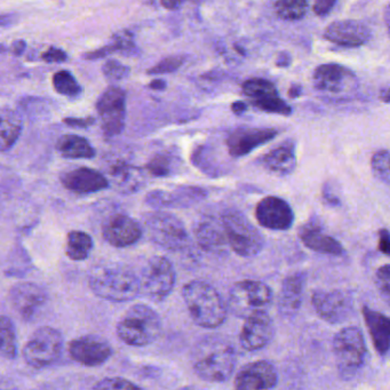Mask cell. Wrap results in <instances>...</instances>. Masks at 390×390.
Instances as JSON below:
<instances>
[{"label":"cell","mask_w":390,"mask_h":390,"mask_svg":"<svg viewBox=\"0 0 390 390\" xmlns=\"http://www.w3.org/2000/svg\"><path fill=\"white\" fill-rule=\"evenodd\" d=\"M237 363V354L230 342L219 336L205 338L193 352L195 373L206 382L222 384L229 380Z\"/></svg>","instance_id":"1"},{"label":"cell","mask_w":390,"mask_h":390,"mask_svg":"<svg viewBox=\"0 0 390 390\" xmlns=\"http://www.w3.org/2000/svg\"><path fill=\"white\" fill-rule=\"evenodd\" d=\"M188 313L196 325L216 329L226 322L228 307L219 291L204 281H191L182 287Z\"/></svg>","instance_id":"2"},{"label":"cell","mask_w":390,"mask_h":390,"mask_svg":"<svg viewBox=\"0 0 390 390\" xmlns=\"http://www.w3.org/2000/svg\"><path fill=\"white\" fill-rule=\"evenodd\" d=\"M117 336L127 346L145 347L159 340L163 331L161 316L152 307L138 303L131 307L120 318Z\"/></svg>","instance_id":"3"},{"label":"cell","mask_w":390,"mask_h":390,"mask_svg":"<svg viewBox=\"0 0 390 390\" xmlns=\"http://www.w3.org/2000/svg\"><path fill=\"white\" fill-rule=\"evenodd\" d=\"M228 246L242 258H253L262 251L265 238L241 211L228 209L220 214Z\"/></svg>","instance_id":"4"},{"label":"cell","mask_w":390,"mask_h":390,"mask_svg":"<svg viewBox=\"0 0 390 390\" xmlns=\"http://www.w3.org/2000/svg\"><path fill=\"white\" fill-rule=\"evenodd\" d=\"M88 284L97 297L113 302L134 300L141 293L139 277L122 268L97 271L90 276Z\"/></svg>","instance_id":"5"},{"label":"cell","mask_w":390,"mask_h":390,"mask_svg":"<svg viewBox=\"0 0 390 390\" xmlns=\"http://www.w3.org/2000/svg\"><path fill=\"white\" fill-rule=\"evenodd\" d=\"M143 228L152 242L166 251H184L190 244L189 232L177 216L164 211L147 213Z\"/></svg>","instance_id":"6"},{"label":"cell","mask_w":390,"mask_h":390,"mask_svg":"<svg viewBox=\"0 0 390 390\" xmlns=\"http://www.w3.org/2000/svg\"><path fill=\"white\" fill-rule=\"evenodd\" d=\"M333 352L338 368L345 377H352L365 363L368 347L361 329L343 327L333 338Z\"/></svg>","instance_id":"7"},{"label":"cell","mask_w":390,"mask_h":390,"mask_svg":"<svg viewBox=\"0 0 390 390\" xmlns=\"http://www.w3.org/2000/svg\"><path fill=\"white\" fill-rule=\"evenodd\" d=\"M65 340L58 330L42 326L33 333L23 347L22 356L26 364L42 368L58 361L63 352Z\"/></svg>","instance_id":"8"},{"label":"cell","mask_w":390,"mask_h":390,"mask_svg":"<svg viewBox=\"0 0 390 390\" xmlns=\"http://www.w3.org/2000/svg\"><path fill=\"white\" fill-rule=\"evenodd\" d=\"M139 279L142 293L152 300L163 301L174 290L177 273L166 257L155 255L149 259Z\"/></svg>","instance_id":"9"},{"label":"cell","mask_w":390,"mask_h":390,"mask_svg":"<svg viewBox=\"0 0 390 390\" xmlns=\"http://www.w3.org/2000/svg\"><path fill=\"white\" fill-rule=\"evenodd\" d=\"M274 294L263 282L243 279L232 285L229 292V307L232 313L245 318L255 310L266 309Z\"/></svg>","instance_id":"10"},{"label":"cell","mask_w":390,"mask_h":390,"mask_svg":"<svg viewBox=\"0 0 390 390\" xmlns=\"http://www.w3.org/2000/svg\"><path fill=\"white\" fill-rule=\"evenodd\" d=\"M97 111L106 138L120 136L125 127L126 93L123 88L110 86L101 94L97 102Z\"/></svg>","instance_id":"11"},{"label":"cell","mask_w":390,"mask_h":390,"mask_svg":"<svg viewBox=\"0 0 390 390\" xmlns=\"http://www.w3.org/2000/svg\"><path fill=\"white\" fill-rule=\"evenodd\" d=\"M311 304L323 320L330 324H341L354 313V300L343 291H315Z\"/></svg>","instance_id":"12"},{"label":"cell","mask_w":390,"mask_h":390,"mask_svg":"<svg viewBox=\"0 0 390 390\" xmlns=\"http://www.w3.org/2000/svg\"><path fill=\"white\" fill-rule=\"evenodd\" d=\"M275 333L276 327L270 315L266 309L255 310L245 317L239 334V342L247 352H258L273 341Z\"/></svg>","instance_id":"13"},{"label":"cell","mask_w":390,"mask_h":390,"mask_svg":"<svg viewBox=\"0 0 390 390\" xmlns=\"http://www.w3.org/2000/svg\"><path fill=\"white\" fill-rule=\"evenodd\" d=\"M255 219L266 229L286 231L293 226L295 216L286 200L281 197L267 196L257 204Z\"/></svg>","instance_id":"14"},{"label":"cell","mask_w":390,"mask_h":390,"mask_svg":"<svg viewBox=\"0 0 390 390\" xmlns=\"http://www.w3.org/2000/svg\"><path fill=\"white\" fill-rule=\"evenodd\" d=\"M207 191L196 186H177L172 190L156 189L149 191L145 203L155 209H188L203 202Z\"/></svg>","instance_id":"15"},{"label":"cell","mask_w":390,"mask_h":390,"mask_svg":"<svg viewBox=\"0 0 390 390\" xmlns=\"http://www.w3.org/2000/svg\"><path fill=\"white\" fill-rule=\"evenodd\" d=\"M314 86L329 94L350 93L357 88V78L350 69L336 63L317 67L313 74Z\"/></svg>","instance_id":"16"},{"label":"cell","mask_w":390,"mask_h":390,"mask_svg":"<svg viewBox=\"0 0 390 390\" xmlns=\"http://www.w3.org/2000/svg\"><path fill=\"white\" fill-rule=\"evenodd\" d=\"M69 355L84 366H100L113 356V347L106 339L99 336H83L69 343Z\"/></svg>","instance_id":"17"},{"label":"cell","mask_w":390,"mask_h":390,"mask_svg":"<svg viewBox=\"0 0 390 390\" xmlns=\"http://www.w3.org/2000/svg\"><path fill=\"white\" fill-rule=\"evenodd\" d=\"M143 235V228L136 220L126 214H115L106 220L102 227L104 241L115 247L134 245Z\"/></svg>","instance_id":"18"},{"label":"cell","mask_w":390,"mask_h":390,"mask_svg":"<svg viewBox=\"0 0 390 390\" xmlns=\"http://www.w3.org/2000/svg\"><path fill=\"white\" fill-rule=\"evenodd\" d=\"M277 384V370L271 361L265 359L248 363L235 377V388L238 390L273 389Z\"/></svg>","instance_id":"19"},{"label":"cell","mask_w":390,"mask_h":390,"mask_svg":"<svg viewBox=\"0 0 390 390\" xmlns=\"http://www.w3.org/2000/svg\"><path fill=\"white\" fill-rule=\"evenodd\" d=\"M10 304L24 320H31L47 302V294L42 286L30 282L17 283L10 292Z\"/></svg>","instance_id":"20"},{"label":"cell","mask_w":390,"mask_h":390,"mask_svg":"<svg viewBox=\"0 0 390 390\" xmlns=\"http://www.w3.org/2000/svg\"><path fill=\"white\" fill-rule=\"evenodd\" d=\"M278 132L274 129H238L228 136L227 148L234 159H241L274 140Z\"/></svg>","instance_id":"21"},{"label":"cell","mask_w":390,"mask_h":390,"mask_svg":"<svg viewBox=\"0 0 390 390\" xmlns=\"http://www.w3.org/2000/svg\"><path fill=\"white\" fill-rule=\"evenodd\" d=\"M62 186L77 195L95 194L109 188L108 177L90 168H78L65 172L60 177Z\"/></svg>","instance_id":"22"},{"label":"cell","mask_w":390,"mask_h":390,"mask_svg":"<svg viewBox=\"0 0 390 390\" xmlns=\"http://www.w3.org/2000/svg\"><path fill=\"white\" fill-rule=\"evenodd\" d=\"M324 38L329 42L345 47L364 45L371 38L368 26L354 19H341L331 23L325 29Z\"/></svg>","instance_id":"23"},{"label":"cell","mask_w":390,"mask_h":390,"mask_svg":"<svg viewBox=\"0 0 390 390\" xmlns=\"http://www.w3.org/2000/svg\"><path fill=\"white\" fill-rule=\"evenodd\" d=\"M193 234L197 244L204 251L216 253L225 251L228 246L220 216H200L195 221Z\"/></svg>","instance_id":"24"},{"label":"cell","mask_w":390,"mask_h":390,"mask_svg":"<svg viewBox=\"0 0 390 390\" xmlns=\"http://www.w3.org/2000/svg\"><path fill=\"white\" fill-rule=\"evenodd\" d=\"M299 237L303 245L319 254L341 257L345 253L341 243L325 232L317 221H309L303 225L299 231Z\"/></svg>","instance_id":"25"},{"label":"cell","mask_w":390,"mask_h":390,"mask_svg":"<svg viewBox=\"0 0 390 390\" xmlns=\"http://www.w3.org/2000/svg\"><path fill=\"white\" fill-rule=\"evenodd\" d=\"M109 187L120 194L132 195L141 190L145 186V173L142 168L127 161H118L109 171Z\"/></svg>","instance_id":"26"},{"label":"cell","mask_w":390,"mask_h":390,"mask_svg":"<svg viewBox=\"0 0 390 390\" xmlns=\"http://www.w3.org/2000/svg\"><path fill=\"white\" fill-rule=\"evenodd\" d=\"M306 284L304 273L289 275L282 284L278 299V310L285 317H292L300 310Z\"/></svg>","instance_id":"27"},{"label":"cell","mask_w":390,"mask_h":390,"mask_svg":"<svg viewBox=\"0 0 390 390\" xmlns=\"http://www.w3.org/2000/svg\"><path fill=\"white\" fill-rule=\"evenodd\" d=\"M261 165L271 174L287 177L297 168V154L293 141H285L266 154L261 159Z\"/></svg>","instance_id":"28"},{"label":"cell","mask_w":390,"mask_h":390,"mask_svg":"<svg viewBox=\"0 0 390 390\" xmlns=\"http://www.w3.org/2000/svg\"><path fill=\"white\" fill-rule=\"evenodd\" d=\"M363 316L368 329L374 349L377 354L384 357L389 352L390 320L384 314L372 309L370 307H363Z\"/></svg>","instance_id":"29"},{"label":"cell","mask_w":390,"mask_h":390,"mask_svg":"<svg viewBox=\"0 0 390 390\" xmlns=\"http://www.w3.org/2000/svg\"><path fill=\"white\" fill-rule=\"evenodd\" d=\"M56 150L62 157L69 159H90L97 155L88 140L74 134L61 136L56 143Z\"/></svg>","instance_id":"30"},{"label":"cell","mask_w":390,"mask_h":390,"mask_svg":"<svg viewBox=\"0 0 390 390\" xmlns=\"http://www.w3.org/2000/svg\"><path fill=\"white\" fill-rule=\"evenodd\" d=\"M22 133V120L8 109H0V152H8Z\"/></svg>","instance_id":"31"},{"label":"cell","mask_w":390,"mask_h":390,"mask_svg":"<svg viewBox=\"0 0 390 390\" xmlns=\"http://www.w3.org/2000/svg\"><path fill=\"white\" fill-rule=\"evenodd\" d=\"M93 238L88 232L72 230L67 236L65 254L72 261H84L93 250Z\"/></svg>","instance_id":"32"},{"label":"cell","mask_w":390,"mask_h":390,"mask_svg":"<svg viewBox=\"0 0 390 390\" xmlns=\"http://www.w3.org/2000/svg\"><path fill=\"white\" fill-rule=\"evenodd\" d=\"M180 168V161L171 152H159L156 154L148 164L145 165V171L155 177H166L177 173Z\"/></svg>","instance_id":"33"},{"label":"cell","mask_w":390,"mask_h":390,"mask_svg":"<svg viewBox=\"0 0 390 390\" xmlns=\"http://www.w3.org/2000/svg\"><path fill=\"white\" fill-rule=\"evenodd\" d=\"M0 355L8 359L17 355V329L13 320L6 316H0Z\"/></svg>","instance_id":"34"},{"label":"cell","mask_w":390,"mask_h":390,"mask_svg":"<svg viewBox=\"0 0 390 390\" xmlns=\"http://www.w3.org/2000/svg\"><path fill=\"white\" fill-rule=\"evenodd\" d=\"M243 93L253 101L261 100L265 97L277 95V88L271 81L263 78H251L242 85Z\"/></svg>","instance_id":"35"},{"label":"cell","mask_w":390,"mask_h":390,"mask_svg":"<svg viewBox=\"0 0 390 390\" xmlns=\"http://www.w3.org/2000/svg\"><path fill=\"white\" fill-rule=\"evenodd\" d=\"M275 12L285 21H298L306 17L308 12L307 0H277Z\"/></svg>","instance_id":"36"},{"label":"cell","mask_w":390,"mask_h":390,"mask_svg":"<svg viewBox=\"0 0 390 390\" xmlns=\"http://www.w3.org/2000/svg\"><path fill=\"white\" fill-rule=\"evenodd\" d=\"M53 86L58 94L68 97H78L83 90L74 74L67 70L58 71L53 76Z\"/></svg>","instance_id":"37"},{"label":"cell","mask_w":390,"mask_h":390,"mask_svg":"<svg viewBox=\"0 0 390 390\" xmlns=\"http://www.w3.org/2000/svg\"><path fill=\"white\" fill-rule=\"evenodd\" d=\"M372 172L377 180L389 186V152L387 149H381L374 154L371 159Z\"/></svg>","instance_id":"38"},{"label":"cell","mask_w":390,"mask_h":390,"mask_svg":"<svg viewBox=\"0 0 390 390\" xmlns=\"http://www.w3.org/2000/svg\"><path fill=\"white\" fill-rule=\"evenodd\" d=\"M252 104H254L258 109L269 113H277L282 116H290L292 113V108L282 100L281 97L277 95H273V97H265L261 100L253 101Z\"/></svg>","instance_id":"39"},{"label":"cell","mask_w":390,"mask_h":390,"mask_svg":"<svg viewBox=\"0 0 390 390\" xmlns=\"http://www.w3.org/2000/svg\"><path fill=\"white\" fill-rule=\"evenodd\" d=\"M113 53H122V54L133 55L136 52V42L132 33L124 30L120 31L113 37V42L109 44Z\"/></svg>","instance_id":"40"},{"label":"cell","mask_w":390,"mask_h":390,"mask_svg":"<svg viewBox=\"0 0 390 390\" xmlns=\"http://www.w3.org/2000/svg\"><path fill=\"white\" fill-rule=\"evenodd\" d=\"M94 389L100 390H132L141 389L138 384H133L132 381L124 379V377H106L94 384Z\"/></svg>","instance_id":"41"},{"label":"cell","mask_w":390,"mask_h":390,"mask_svg":"<svg viewBox=\"0 0 390 390\" xmlns=\"http://www.w3.org/2000/svg\"><path fill=\"white\" fill-rule=\"evenodd\" d=\"M186 58L184 56H168V58L161 60L157 65H154L152 69L147 71L148 74H164L175 72L177 69H180L181 65H184Z\"/></svg>","instance_id":"42"},{"label":"cell","mask_w":390,"mask_h":390,"mask_svg":"<svg viewBox=\"0 0 390 390\" xmlns=\"http://www.w3.org/2000/svg\"><path fill=\"white\" fill-rule=\"evenodd\" d=\"M131 69L117 60H108L102 67V72L109 81H122L127 77Z\"/></svg>","instance_id":"43"},{"label":"cell","mask_w":390,"mask_h":390,"mask_svg":"<svg viewBox=\"0 0 390 390\" xmlns=\"http://www.w3.org/2000/svg\"><path fill=\"white\" fill-rule=\"evenodd\" d=\"M375 285L380 292L381 297L389 302L390 299V266L389 263L377 268L375 273Z\"/></svg>","instance_id":"44"},{"label":"cell","mask_w":390,"mask_h":390,"mask_svg":"<svg viewBox=\"0 0 390 390\" xmlns=\"http://www.w3.org/2000/svg\"><path fill=\"white\" fill-rule=\"evenodd\" d=\"M323 202L329 206L336 207L341 205L340 197L336 194V188L331 182H325L322 189Z\"/></svg>","instance_id":"45"},{"label":"cell","mask_w":390,"mask_h":390,"mask_svg":"<svg viewBox=\"0 0 390 390\" xmlns=\"http://www.w3.org/2000/svg\"><path fill=\"white\" fill-rule=\"evenodd\" d=\"M42 58L47 63H62L68 60V55L62 49L49 47L46 52L42 53Z\"/></svg>","instance_id":"46"},{"label":"cell","mask_w":390,"mask_h":390,"mask_svg":"<svg viewBox=\"0 0 390 390\" xmlns=\"http://www.w3.org/2000/svg\"><path fill=\"white\" fill-rule=\"evenodd\" d=\"M338 0H315L314 13L318 17H326L332 10Z\"/></svg>","instance_id":"47"},{"label":"cell","mask_w":390,"mask_h":390,"mask_svg":"<svg viewBox=\"0 0 390 390\" xmlns=\"http://www.w3.org/2000/svg\"><path fill=\"white\" fill-rule=\"evenodd\" d=\"M63 123L68 125L69 127H74V129H88L90 126L95 124V118L94 117H86V118H65Z\"/></svg>","instance_id":"48"},{"label":"cell","mask_w":390,"mask_h":390,"mask_svg":"<svg viewBox=\"0 0 390 390\" xmlns=\"http://www.w3.org/2000/svg\"><path fill=\"white\" fill-rule=\"evenodd\" d=\"M377 250L384 255H389L390 253V235L386 228L379 230L377 235Z\"/></svg>","instance_id":"49"},{"label":"cell","mask_w":390,"mask_h":390,"mask_svg":"<svg viewBox=\"0 0 390 390\" xmlns=\"http://www.w3.org/2000/svg\"><path fill=\"white\" fill-rule=\"evenodd\" d=\"M17 14H0V28H10L17 22Z\"/></svg>","instance_id":"50"},{"label":"cell","mask_w":390,"mask_h":390,"mask_svg":"<svg viewBox=\"0 0 390 390\" xmlns=\"http://www.w3.org/2000/svg\"><path fill=\"white\" fill-rule=\"evenodd\" d=\"M26 44L24 40H15V42L10 46V52L13 53L14 55H22L26 49Z\"/></svg>","instance_id":"51"},{"label":"cell","mask_w":390,"mask_h":390,"mask_svg":"<svg viewBox=\"0 0 390 390\" xmlns=\"http://www.w3.org/2000/svg\"><path fill=\"white\" fill-rule=\"evenodd\" d=\"M186 0H161V3L164 8L170 10H177Z\"/></svg>","instance_id":"52"},{"label":"cell","mask_w":390,"mask_h":390,"mask_svg":"<svg viewBox=\"0 0 390 390\" xmlns=\"http://www.w3.org/2000/svg\"><path fill=\"white\" fill-rule=\"evenodd\" d=\"M247 106L242 101H237L231 104V111L235 113L236 116H242L243 113H245Z\"/></svg>","instance_id":"53"},{"label":"cell","mask_w":390,"mask_h":390,"mask_svg":"<svg viewBox=\"0 0 390 390\" xmlns=\"http://www.w3.org/2000/svg\"><path fill=\"white\" fill-rule=\"evenodd\" d=\"M291 63V56L290 55L287 54V53H282L278 56V60L276 61V65L278 67H287V65H290Z\"/></svg>","instance_id":"54"},{"label":"cell","mask_w":390,"mask_h":390,"mask_svg":"<svg viewBox=\"0 0 390 390\" xmlns=\"http://www.w3.org/2000/svg\"><path fill=\"white\" fill-rule=\"evenodd\" d=\"M149 88L155 90H164L166 88V81H161V79H155L149 84Z\"/></svg>","instance_id":"55"},{"label":"cell","mask_w":390,"mask_h":390,"mask_svg":"<svg viewBox=\"0 0 390 390\" xmlns=\"http://www.w3.org/2000/svg\"><path fill=\"white\" fill-rule=\"evenodd\" d=\"M301 90H301V86H299V85H292L290 90H289V97H292V99L300 97Z\"/></svg>","instance_id":"56"},{"label":"cell","mask_w":390,"mask_h":390,"mask_svg":"<svg viewBox=\"0 0 390 390\" xmlns=\"http://www.w3.org/2000/svg\"><path fill=\"white\" fill-rule=\"evenodd\" d=\"M380 99L384 101V104H389V88H384V90H381Z\"/></svg>","instance_id":"57"},{"label":"cell","mask_w":390,"mask_h":390,"mask_svg":"<svg viewBox=\"0 0 390 390\" xmlns=\"http://www.w3.org/2000/svg\"><path fill=\"white\" fill-rule=\"evenodd\" d=\"M384 19H386V24L387 28H389V7L386 8V13H384Z\"/></svg>","instance_id":"58"},{"label":"cell","mask_w":390,"mask_h":390,"mask_svg":"<svg viewBox=\"0 0 390 390\" xmlns=\"http://www.w3.org/2000/svg\"><path fill=\"white\" fill-rule=\"evenodd\" d=\"M6 51V47L3 45H0V53L5 52Z\"/></svg>","instance_id":"59"}]
</instances>
